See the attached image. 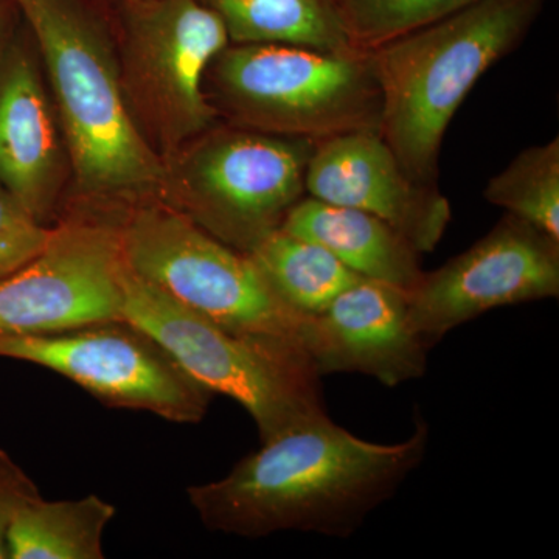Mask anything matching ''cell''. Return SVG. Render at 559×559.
Segmentation results:
<instances>
[{"label": "cell", "mask_w": 559, "mask_h": 559, "mask_svg": "<svg viewBox=\"0 0 559 559\" xmlns=\"http://www.w3.org/2000/svg\"><path fill=\"white\" fill-rule=\"evenodd\" d=\"M218 14L230 44H296L358 53L342 28L340 0H200Z\"/></svg>", "instance_id": "obj_16"}, {"label": "cell", "mask_w": 559, "mask_h": 559, "mask_svg": "<svg viewBox=\"0 0 559 559\" xmlns=\"http://www.w3.org/2000/svg\"><path fill=\"white\" fill-rule=\"evenodd\" d=\"M119 224L72 218L47 248L0 280V333H51L121 319Z\"/></svg>", "instance_id": "obj_11"}, {"label": "cell", "mask_w": 559, "mask_h": 559, "mask_svg": "<svg viewBox=\"0 0 559 559\" xmlns=\"http://www.w3.org/2000/svg\"><path fill=\"white\" fill-rule=\"evenodd\" d=\"M117 224L124 264L171 299L230 333L301 345L304 316L280 299L248 253L165 202L135 205Z\"/></svg>", "instance_id": "obj_7"}, {"label": "cell", "mask_w": 559, "mask_h": 559, "mask_svg": "<svg viewBox=\"0 0 559 559\" xmlns=\"http://www.w3.org/2000/svg\"><path fill=\"white\" fill-rule=\"evenodd\" d=\"M131 2H143V0H131Z\"/></svg>", "instance_id": "obj_24"}, {"label": "cell", "mask_w": 559, "mask_h": 559, "mask_svg": "<svg viewBox=\"0 0 559 559\" xmlns=\"http://www.w3.org/2000/svg\"><path fill=\"white\" fill-rule=\"evenodd\" d=\"M120 288L121 319L153 337L202 389L245 407L261 441L329 417L322 378L300 344L221 329L124 263Z\"/></svg>", "instance_id": "obj_5"}, {"label": "cell", "mask_w": 559, "mask_h": 559, "mask_svg": "<svg viewBox=\"0 0 559 559\" xmlns=\"http://www.w3.org/2000/svg\"><path fill=\"white\" fill-rule=\"evenodd\" d=\"M559 296V241L506 215L407 293L412 329L432 348L485 312Z\"/></svg>", "instance_id": "obj_10"}, {"label": "cell", "mask_w": 559, "mask_h": 559, "mask_svg": "<svg viewBox=\"0 0 559 559\" xmlns=\"http://www.w3.org/2000/svg\"><path fill=\"white\" fill-rule=\"evenodd\" d=\"M0 358L57 371L106 406L182 425L200 423L212 400L153 337L124 320L51 333H0Z\"/></svg>", "instance_id": "obj_9"}, {"label": "cell", "mask_w": 559, "mask_h": 559, "mask_svg": "<svg viewBox=\"0 0 559 559\" xmlns=\"http://www.w3.org/2000/svg\"><path fill=\"white\" fill-rule=\"evenodd\" d=\"M40 498L39 488L28 474L0 450V559L9 558L7 533L17 511Z\"/></svg>", "instance_id": "obj_22"}, {"label": "cell", "mask_w": 559, "mask_h": 559, "mask_svg": "<svg viewBox=\"0 0 559 559\" xmlns=\"http://www.w3.org/2000/svg\"><path fill=\"white\" fill-rule=\"evenodd\" d=\"M229 44L224 22L200 0L131 2L117 50L121 86L162 160L218 123L204 80Z\"/></svg>", "instance_id": "obj_8"}, {"label": "cell", "mask_w": 559, "mask_h": 559, "mask_svg": "<svg viewBox=\"0 0 559 559\" xmlns=\"http://www.w3.org/2000/svg\"><path fill=\"white\" fill-rule=\"evenodd\" d=\"M280 229L322 246L359 277L414 289L421 280V253L400 231L370 213L301 198Z\"/></svg>", "instance_id": "obj_15"}, {"label": "cell", "mask_w": 559, "mask_h": 559, "mask_svg": "<svg viewBox=\"0 0 559 559\" xmlns=\"http://www.w3.org/2000/svg\"><path fill=\"white\" fill-rule=\"evenodd\" d=\"M300 341L320 378L359 373L396 388L428 371L430 348L412 329L406 290L377 280L359 278L305 318Z\"/></svg>", "instance_id": "obj_13"}, {"label": "cell", "mask_w": 559, "mask_h": 559, "mask_svg": "<svg viewBox=\"0 0 559 559\" xmlns=\"http://www.w3.org/2000/svg\"><path fill=\"white\" fill-rule=\"evenodd\" d=\"M219 119L312 143L380 132L382 92L371 53H334L296 44H229L205 73Z\"/></svg>", "instance_id": "obj_4"}, {"label": "cell", "mask_w": 559, "mask_h": 559, "mask_svg": "<svg viewBox=\"0 0 559 559\" xmlns=\"http://www.w3.org/2000/svg\"><path fill=\"white\" fill-rule=\"evenodd\" d=\"M316 143L216 123L164 160L162 202L249 253L307 197Z\"/></svg>", "instance_id": "obj_6"}, {"label": "cell", "mask_w": 559, "mask_h": 559, "mask_svg": "<svg viewBox=\"0 0 559 559\" xmlns=\"http://www.w3.org/2000/svg\"><path fill=\"white\" fill-rule=\"evenodd\" d=\"M272 290L297 314H319L358 282L333 253L305 238L278 229L248 253Z\"/></svg>", "instance_id": "obj_18"}, {"label": "cell", "mask_w": 559, "mask_h": 559, "mask_svg": "<svg viewBox=\"0 0 559 559\" xmlns=\"http://www.w3.org/2000/svg\"><path fill=\"white\" fill-rule=\"evenodd\" d=\"M21 13L14 0H0V60L20 31Z\"/></svg>", "instance_id": "obj_23"}, {"label": "cell", "mask_w": 559, "mask_h": 559, "mask_svg": "<svg viewBox=\"0 0 559 559\" xmlns=\"http://www.w3.org/2000/svg\"><path fill=\"white\" fill-rule=\"evenodd\" d=\"M484 197L559 241V139L522 150L488 180Z\"/></svg>", "instance_id": "obj_19"}, {"label": "cell", "mask_w": 559, "mask_h": 559, "mask_svg": "<svg viewBox=\"0 0 559 559\" xmlns=\"http://www.w3.org/2000/svg\"><path fill=\"white\" fill-rule=\"evenodd\" d=\"M414 425L409 439L382 444L348 432L329 415L261 441L223 479L187 495L202 524L227 535L349 538L425 460L429 425L417 412Z\"/></svg>", "instance_id": "obj_1"}, {"label": "cell", "mask_w": 559, "mask_h": 559, "mask_svg": "<svg viewBox=\"0 0 559 559\" xmlns=\"http://www.w3.org/2000/svg\"><path fill=\"white\" fill-rule=\"evenodd\" d=\"M305 190L307 197L385 221L421 255L440 245L452 219L450 201L440 187L412 178L377 131L316 143Z\"/></svg>", "instance_id": "obj_12"}, {"label": "cell", "mask_w": 559, "mask_h": 559, "mask_svg": "<svg viewBox=\"0 0 559 559\" xmlns=\"http://www.w3.org/2000/svg\"><path fill=\"white\" fill-rule=\"evenodd\" d=\"M31 32L0 60V183L44 223L64 182V140Z\"/></svg>", "instance_id": "obj_14"}, {"label": "cell", "mask_w": 559, "mask_h": 559, "mask_svg": "<svg viewBox=\"0 0 559 559\" xmlns=\"http://www.w3.org/2000/svg\"><path fill=\"white\" fill-rule=\"evenodd\" d=\"M544 0H480L371 53L382 92L380 135L412 178L439 186L452 119L477 81L516 50Z\"/></svg>", "instance_id": "obj_3"}, {"label": "cell", "mask_w": 559, "mask_h": 559, "mask_svg": "<svg viewBox=\"0 0 559 559\" xmlns=\"http://www.w3.org/2000/svg\"><path fill=\"white\" fill-rule=\"evenodd\" d=\"M47 229L0 183V280L27 266L49 245Z\"/></svg>", "instance_id": "obj_21"}, {"label": "cell", "mask_w": 559, "mask_h": 559, "mask_svg": "<svg viewBox=\"0 0 559 559\" xmlns=\"http://www.w3.org/2000/svg\"><path fill=\"white\" fill-rule=\"evenodd\" d=\"M480 0H340L342 28L358 53L436 24Z\"/></svg>", "instance_id": "obj_20"}, {"label": "cell", "mask_w": 559, "mask_h": 559, "mask_svg": "<svg viewBox=\"0 0 559 559\" xmlns=\"http://www.w3.org/2000/svg\"><path fill=\"white\" fill-rule=\"evenodd\" d=\"M116 507L86 496L75 500L40 498L17 511L7 544L13 559H103V535Z\"/></svg>", "instance_id": "obj_17"}, {"label": "cell", "mask_w": 559, "mask_h": 559, "mask_svg": "<svg viewBox=\"0 0 559 559\" xmlns=\"http://www.w3.org/2000/svg\"><path fill=\"white\" fill-rule=\"evenodd\" d=\"M43 61L76 189L100 201L159 194L164 160L132 119L119 58L83 0H14Z\"/></svg>", "instance_id": "obj_2"}]
</instances>
